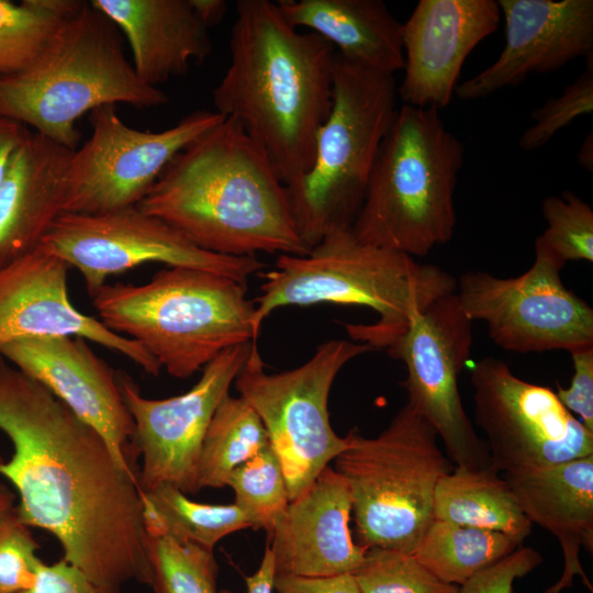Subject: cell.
<instances>
[{"mask_svg":"<svg viewBox=\"0 0 593 593\" xmlns=\"http://www.w3.org/2000/svg\"><path fill=\"white\" fill-rule=\"evenodd\" d=\"M222 256H303L288 199L264 150L231 118L177 153L137 205Z\"/></svg>","mask_w":593,"mask_h":593,"instance_id":"3","label":"cell"},{"mask_svg":"<svg viewBox=\"0 0 593 593\" xmlns=\"http://www.w3.org/2000/svg\"><path fill=\"white\" fill-rule=\"evenodd\" d=\"M262 278L253 301L257 337L266 317L279 307L360 305L373 310L378 321L342 324L354 340L385 350L415 317L457 288V279L440 267L362 243L351 228L331 231L303 256L279 255Z\"/></svg>","mask_w":593,"mask_h":593,"instance_id":"4","label":"cell"},{"mask_svg":"<svg viewBox=\"0 0 593 593\" xmlns=\"http://www.w3.org/2000/svg\"><path fill=\"white\" fill-rule=\"evenodd\" d=\"M71 149L27 132L0 180V269L43 240L65 213Z\"/></svg>","mask_w":593,"mask_h":593,"instance_id":"22","label":"cell"},{"mask_svg":"<svg viewBox=\"0 0 593 593\" xmlns=\"http://www.w3.org/2000/svg\"><path fill=\"white\" fill-rule=\"evenodd\" d=\"M267 432L253 407L227 394L204 435L197 468L199 490L227 485L231 473L269 445Z\"/></svg>","mask_w":593,"mask_h":593,"instance_id":"29","label":"cell"},{"mask_svg":"<svg viewBox=\"0 0 593 593\" xmlns=\"http://www.w3.org/2000/svg\"><path fill=\"white\" fill-rule=\"evenodd\" d=\"M68 268L40 243L0 269V347L23 337L78 336L123 355L157 377L161 367L142 345L74 306L68 294Z\"/></svg>","mask_w":593,"mask_h":593,"instance_id":"18","label":"cell"},{"mask_svg":"<svg viewBox=\"0 0 593 593\" xmlns=\"http://www.w3.org/2000/svg\"><path fill=\"white\" fill-rule=\"evenodd\" d=\"M0 356L47 388L107 440L120 465L137 479L135 426L118 371L78 336H33L0 347Z\"/></svg>","mask_w":593,"mask_h":593,"instance_id":"17","label":"cell"},{"mask_svg":"<svg viewBox=\"0 0 593 593\" xmlns=\"http://www.w3.org/2000/svg\"><path fill=\"white\" fill-rule=\"evenodd\" d=\"M361 593H455L457 585L443 583L412 552L371 547L353 572Z\"/></svg>","mask_w":593,"mask_h":593,"instance_id":"34","label":"cell"},{"mask_svg":"<svg viewBox=\"0 0 593 593\" xmlns=\"http://www.w3.org/2000/svg\"><path fill=\"white\" fill-rule=\"evenodd\" d=\"M83 3L81 0H0V76L32 64Z\"/></svg>","mask_w":593,"mask_h":593,"instance_id":"30","label":"cell"},{"mask_svg":"<svg viewBox=\"0 0 593 593\" xmlns=\"http://www.w3.org/2000/svg\"><path fill=\"white\" fill-rule=\"evenodd\" d=\"M579 164L589 171L593 170V137L590 133L580 146L578 154Z\"/></svg>","mask_w":593,"mask_h":593,"instance_id":"44","label":"cell"},{"mask_svg":"<svg viewBox=\"0 0 593 593\" xmlns=\"http://www.w3.org/2000/svg\"><path fill=\"white\" fill-rule=\"evenodd\" d=\"M15 507V494L0 482V521Z\"/></svg>","mask_w":593,"mask_h":593,"instance_id":"45","label":"cell"},{"mask_svg":"<svg viewBox=\"0 0 593 593\" xmlns=\"http://www.w3.org/2000/svg\"><path fill=\"white\" fill-rule=\"evenodd\" d=\"M20 593H105L82 571L64 558L52 564L41 562L32 588Z\"/></svg>","mask_w":593,"mask_h":593,"instance_id":"39","label":"cell"},{"mask_svg":"<svg viewBox=\"0 0 593 593\" xmlns=\"http://www.w3.org/2000/svg\"><path fill=\"white\" fill-rule=\"evenodd\" d=\"M573 376L569 388L557 385L563 406L593 432V347L570 353Z\"/></svg>","mask_w":593,"mask_h":593,"instance_id":"38","label":"cell"},{"mask_svg":"<svg viewBox=\"0 0 593 593\" xmlns=\"http://www.w3.org/2000/svg\"><path fill=\"white\" fill-rule=\"evenodd\" d=\"M561 269L535 251L533 265L516 277L467 271L456 294L471 322L482 321L501 348L519 353L593 347V309L569 290Z\"/></svg>","mask_w":593,"mask_h":593,"instance_id":"13","label":"cell"},{"mask_svg":"<svg viewBox=\"0 0 593 593\" xmlns=\"http://www.w3.org/2000/svg\"><path fill=\"white\" fill-rule=\"evenodd\" d=\"M505 22V45L497 59L458 83L465 101L519 86L530 74L562 68L593 56L592 0H499Z\"/></svg>","mask_w":593,"mask_h":593,"instance_id":"19","label":"cell"},{"mask_svg":"<svg viewBox=\"0 0 593 593\" xmlns=\"http://www.w3.org/2000/svg\"><path fill=\"white\" fill-rule=\"evenodd\" d=\"M503 478L530 523L548 530L561 547L562 574L545 593L571 588L575 575L592 592L580 550L593 553V455Z\"/></svg>","mask_w":593,"mask_h":593,"instance_id":"23","label":"cell"},{"mask_svg":"<svg viewBox=\"0 0 593 593\" xmlns=\"http://www.w3.org/2000/svg\"><path fill=\"white\" fill-rule=\"evenodd\" d=\"M0 430L13 446L0 474L16 512L60 544L64 559L105 593L150 585L141 489L102 435L0 356Z\"/></svg>","mask_w":593,"mask_h":593,"instance_id":"1","label":"cell"},{"mask_svg":"<svg viewBox=\"0 0 593 593\" xmlns=\"http://www.w3.org/2000/svg\"><path fill=\"white\" fill-rule=\"evenodd\" d=\"M154 593H217L213 551L168 536L146 538Z\"/></svg>","mask_w":593,"mask_h":593,"instance_id":"32","label":"cell"},{"mask_svg":"<svg viewBox=\"0 0 593 593\" xmlns=\"http://www.w3.org/2000/svg\"><path fill=\"white\" fill-rule=\"evenodd\" d=\"M227 485L253 528L264 529L269 538L290 502L283 468L271 445L234 469Z\"/></svg>","mask_w":593,"mask_h":593,"instance_id":"31","label":"cell"},{"mask_svg":"<svg viewBox=\"0 0 593 593\" xmlns=\"http://www.w3.org/2000/svg\"><path fill=\"white\" fill-rule=\"evenodd\" d=\"M501 11L494 0H419L402 23L403 104L446 108L462 65L474 47L494 33Z\"/></svg>","mask_w":593,"mask_h":593,"instance_id":"20","label":"cell"},{"mask_svg":"<svg viewBox=\"0 0 593 593\" xmlns=\"http://www.w3.org/2000/svg\"><path fill=\"white\" fill-rule=\"evenodd\" d=\"M223 119L216 111L198 110L169 128L147 132L125 124L114 104L92 110L91 136L71 155L65 213L138 205L174 156Z\"/></svg>","mask_w":593,"mask_h":593,"instance_id":"14","label":"cell"},{"mask_svg":"<svg viewBox=\"0 0 593 593\" xmlns=\"http://www.w3.org/2000/svg\"><path fill=\"white\" fill-rule=\"evenodd\" d=\"M231 61L213 90L217 113L234 119L264 150L280 181L311 168L320 127L333 105L336 51L291 26L277 3L239 0Z\"/></svg>","mask_w":593,"mask_h":593,"instance_id":"2","label":"cell"},{"mask_svg":"<svg viewBox=\"0 0 593 593\" xmlns=\"http://www.w3.org/2000/svg\"><path fill=\"white\" fill-rule=\"evenodd\" d=\"M31 527L15 507L0 521V593H20L33 586L42 560Z\"/></svg>","mask_w":593,"mask_h":593,"instance_id":"36","label":"cell"},{"mask_svg":"<svg viewBox=\"0 0 593 593\" xmlns=\"http://www.w3.org/2000/svg\"><path fill=\"white\" fill-rule=\"evenodd\" d=\"M518 547L497 532L434 519L412 553L443 583L461 585Z\"/></svg>","mask_w":593,"mask_h":593,"instance_id":"28","label":"cell"},{"mask_svg":"<svg viewBox=\"0 0 593 593\" xmlns=\"http://www.w3.org/2000/svg\"><path fill=\"white\" fill-rule=\"evenodd\" d=\"M275 593H361L353 573L302 577L276 573Z\"/></svg>","mask_w":593,"mask_h":593,"instance_id":"40","label":"cell"},{"mask_svg":"<svg viewBox=\"0 0 593 593\" xmlns=\"http://www.w3.org/2000/svg\"><path fill=\"white\" fill-rule=\"evenodd\" d=\"M41 243L80 272L90 296L110 276L147 262L198 268L240 283L266 267L257 256L203 250L137 205L102 214L63 213Z\"/></svg>","mask_w":593,"mask_h":593,"instance_id":"12","label":"cell"},{"mask_svg":"<svg viewBox=\"0 0 593 593\" xmlns=\"http://www.w3.org/2000/svg\"><path fill=\"white\" fill-rule=\"evenodd\" d=\"M471 346L472 322L454 292L415 317L387 351L405 365L407 376L400 384L407 392L406 404L435 429L449 460L459 468L482 470L491 468L489 451L458 387Z\"/></svg>","mask_w":593,"mask_h":593,"instance_id":"15","label":"cell"},{"mask_svg":"<svg viewBox=\"0 0 593 593\" xmlns=\"http://www.w3.org/2000/svg\"><path fill=\"white\" fill-rule=\"evenodd\" d=\"M541 562L542 557L537 550L519 546L508 556L457 585L455 593H513L514 581L532 572Z\"/></svg>","mask_w":593,"mask_h":593,"instance_id":"37","label":"cell"},{"mask_svg":"<svg viewBox=\"0 0 593 593\" xmlns=\"http://www.w3.org/2000/svg\"><path fill=\"white\" fill-rule=\"evenodd\" d=\"M546 230L535 240V251L562 269L568 261H593V210L571 191L542 200Z\"/></svg>","mask_w":593,"mask_h":593,"instance_id":"33","label":"cell"},{"mask_svg":"<svg viewBox=\"0 0 593 593\" xmlns=\"http://www.w3.org/2000/svg\"><path fill=\"white\" fill-rule=\"evenodd\" d=\"M91 299L110 331L137 342L174 378L257 340L246 283L206 270L167 267L143 284L105 283Z\"/></svg>","mask_w":593,"mask_h":593,"instance_id":"6","label":"cell"},{"mask_svg":"<svg viewBox=\"0 0 593 593\" xmlns=\"http://www.w3.org/2000/svg\"><path fill=\"white\" fill-rule=\"evenodd\" d=\"M275 577V556L271 548L267 546L257 571L251 575L245 577L247 588L246 593H273ZM219 593L233 592L228 590H221Z\"/></svg>","mask_w":593,"mask_h":593,"instance_id":"42","label":"cell"},{"mask_svg":"<svg viewBox=\"0 0 593 593\" xmlns=\"http://www.w3.org/2000/svg\"><path fill=\"white\" fill-rule=\"evenodd\" d=\"M335 471L347 483L357 544L413 552L434 521L439 480L455 467L435 429L405 404L377 436H346Z\"/></svg>","mask_w":593,"mask_h":593,"instance_id":"9","label":"cell"},{"mask_svg":"<svg viewBox=\"0 0 593 593\" xmlns=\"http://www.w3.org/2000/svg\"><path fill=\"white\" fill-rule=\"evenodd\" d=\"M146 534L168 536L213 551L223 537L253 528L249 516L235 503L204 504L190 500L179 489L163 484L141 491Z\"/></svg>","mask_w":593,"mask_h":593,"instance_id":"27","label":"cell"},{"mask_svg":"<svg viewBox=\"0 0 593 593\" xmlns=\"http://www.w3.org/2000/svg\"><path fill=\"white\" fill-rule=\"evenodd\" d=\"M351 499L344 478L326 467L289 502L269 537L276 573L329 577L353 573L367 548L351 536Z\"/></svg>","mask_w":593,"mask_h":593,"instance_id":"21","label":"cell"},{"mask_svg":"<svg viewBox=\"0 0 593 593\" xmlns=\"http://www.w3.org/2000/svg\"><path fill=\"white\" fill-rule=\"evenodd\" d=\"M474 423L491 468L517 473L593 455V432L548 387L525 381L488 356L471 369Z\"/></svg>","mask_w":593,"mask_h":593,"instance_id":"11","label":"cell"},{"mask_svg":"<svg viewBox=\"0 0 593 593\" xmlns=\"http://www.w3.org/2000/svg\"><path fill=\"white\" fill-rule=\"evenodd\" d=\"M200 21L209 29L220 23L226 14L227 4L223 0H190Z\"/></svg>","mask_w":593,"mask_h":593,"instance_id":"43","label":"cell"},{"mask_svg":"<svg viewBox=\"0 0 593 593\" xmlns=\"http://www.w3.org/2000/svg\"><path fill=\"white\" fill-rule=\"evenodd\" d=\"M593 111V56L586 58L584 71L556 98L535 109L534 124L521 135L518 146L532 152L544 147L553 135L575 119Z\"/></svg>","mask_w":593,"mask_h":593,"instance_id":"35","label":"cell"},{"mask_svg":"<svg viewBox=\"0 0 593 593\" xmlns=\"http://www.w3.org/2000/svg\"><path fill=\"white\" fill-rule=\"evenodd\" d=\"M372 350L363 343L331 339L301 366L267 373L256 342L234 383L257 413L283 468L290 501L304 493L345 449L329 423L333 382L351 359Z\"/></svg>","mask_w":593,"mask_h":593,"instance_id":"10","label":"cell"},{"mask_svg":"<svg viewBox=\"0 0 593 593\" xmlns=\"http://www.w3.org/2000/svg\"><path fill=\"white\" fill-rule=\"evenodd\" d=\"M465 146L435 108L396 109L351 225L366 244L423 257L455 233Z\"/></svg>","mask_w":593,"mask_h":593,"instance_id":"7","label":"cell"},{"mask_svg":"<svg viewBox=\"0 0 593 593\" xmlns=\"http://www.w3.org/2000/svg\"><path fill=\"white\" fill-rule=\"evenodd\" d=\"M167 102L161 89L136 76L115 24L86 1L32 64L0 76V115L71 150L85 113L107 104L146 109Z\"/></svg>","mask_w":593,"mask_h":593,"instance_id":"5","label":"cell"},{"mask_svg":"<svg viewBox=\"0 0 593 593\" xmlns=\"http://www.w3.org/2000/svg\"><path fill=\"white\" fill-rule=\"evenodd\" d=\"M396 93L393 75L336 53L333 105L317 132L313 164L286 187L298 231L310 248L333 230L351 228L395 115Z\"/></svg>","mask_w":593,"mask_h":593,"instance_id":"8","label":"cell"},{"mask_svg":"<svg viewBox=\"0 0 593 593\" xmlns=\"http://www.w3.org/2000/svg\"><path fill=\"white\" fill-rule=\"evenodd\" d=\"M434 519L497 532L523 546L533 524L518 505L506 480L492 468L456 467L435 490Z\"/></svg>","mask_w":593,"mask_h":593,"instance_id":"26","label":"cell"},{"mask_svg":"<svg viewBox=\"0 0 593 593\" xmlns=\"http://www.w3.org/2000/svg\"><path fill=\"white\" fill-rule=\"evenodd\" d=\"M29 130L22 123L0 115V180L8 163Z\"/></svg>","mask_w":593,"mask_h":593,"instance_id":"41","label":"cell"},{"mask_svg":"<svg viewBox=\"0 0 593 593\" xmlns=\"http://www.w3.org/2000/svg\"><path fill=\"white\" fill-rule=\"evenodd\" d=\"M256 340L225 349L202 369L187 392L167 399H148L125 372L118 371L124 404L135 426V449L142 457L141 491L168 484L187 495L197 494L201 445L222 400L230 394Z\"/></svg>","mask_w":593,"mask_h":593,"instance_id":"16","label":"cell"},{"mask_svg":"<svg viewBox=\"0 0 593 593\" xmlns=\"http://www.w3.org/2000/svg\"><path fill=\"white\" fill-rule=\"evenodd\" d=\"M126 40L138 79L154 88L211 53L209 29L190 0H92Z\"/></svg>","mask_w":593,"mask_h":593,"instance_id":"24","label":"cell"},{"mask_svg":"<svg viewBox=\"0 0 593 593\" xmlns=\"http://www.w3.org/2000/svg\"><path fill=\"white\" fill-rule=\"evenodd\" d=\"M283 18L328 42L342 58L394 75L404 67L402 22L381 0H280Z\"/></svg>","mask_w":593,"mask_h":593,"instance_id":"25","label":"cell"}]
</instances>
